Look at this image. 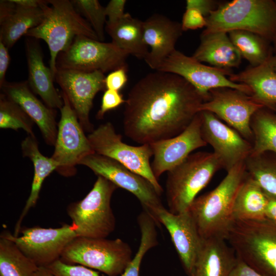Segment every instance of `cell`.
Listing matches in <instances>:
<instances>
[{
	"instance_id": "obj_1",
	"label": "cell",
	"mask_w": 276,
	"mask_h": 276,
	"mask_svg": "<svg viewBox=\"0 0 276 276\" xmlns=\"http://www.w3.org/2000/svg\"><path fill=\"white\" fill-rule=\"evenodd\" d=\"M204 97L175 74L155 71L136 82L125 103V134L142 144L175 136L199 112Z\"/></svg>"
},
{
	"instance_id": "obj_2",
	"label": "cell",
	"mask_w": 276,
	"mask_h": 276,
	"mask_svg": "<svg viewBox=\"0 0 276 276\" xmlns=\"http://www.w3.org/2000/svg\"><path fill=\"white\" fill-rule=\"evenodd\" d=\"M226 172L214 189L197 197L188 210L202 239L213 237L226 239L233 221L235 198L247 173L245 162Z\"/></svg>"
},
{
	"instance_id": "obj_3",
	"label": "cell",
	"mask_w": 276,
	"mask_h": 276,
	"mask_svg": "<svg viewBox=\"0 0 276 276\" xmlns=\"http://www.w3.org/2000/svg\"><path fill=\"white\" fill-rule=\"evenodd\" d=\"M43 21L30 30L26 36L41 39L47 44L50 53V68L55 78L58 54L65 50L78 36L99 40L90 25L75 9L71 1H42Z\"/></svg>"
},
{
	"instance_id": "obj_4",
	"label": "cell",
	"mask_w": 276,
	"mask_h": 276,
	"mask_svg": "<svg viewBox=\"0 0 276 276\" xmlns=\"http://www.w3.org/2000/svg\"><path fill=\"white\" fill-rule=\"evenodd\" d=\"M226 240L239 259L264 276H276V223L234 220Z\"/></svg>"
},
{
	"instance_id": "obj_5",
	"label": "cell",
	"mask_w": 276,
	"mask_h": 276,
	"mask_svg": "<svg viewBox=\"0 0 276 276\" xmlns=\"http://www.w3.org/2000/svg\"><path fill=\"white\" fill-rule=\"evenodd\" d=\"M206 20L203 33L243 30L272 42L276 34V3L273 0H233L219 4Z\"/></svg>"
},
{
	"instance_id": "obj_6",
	"label": "cell",
	"mask_w": 276,
	"mask_h": 276,
	"mask_svg": "<svg viewBox=\"0 0 276 276\" xmlns=\"http://www.w3.org/2000/svg\"><path fill=\"white\" fill-rule=\"evenodd\" d=\"M220 169V161L213 152L199 151L169 171L166 183L168 210L174 214L188 211L198 194Z\"/></svg>"
},
{
	"instance_id": "obj_7",
	"label": "cell",
	"mask_w": 276,
	"mask_h": 276,
	"mask_svg": "<svg viewBox=\"0 0 276 276\" xmlns=\"http://www.w3.org/2000/svg\"><path fill=\"white\" fill-rule=\"evenodd\" d=\"M118 187L98 176L93 188L82 200L70 204L67 213L75 226L77 237L106 238L116 227L110 202Z\"/></svg>"
},
{
	"instance_id": "obj_8",
	"label": "cell",
	"mask_w": 276,
	"mask_h": 276,
	"mask_svg": "<svg viewBox=\"0 0 276 276\" xmlns=\"http://www.w3.org/2000/svg\"><path fill=\"white\" fill-rule=\"evenodd\" d=\"M132 259L130 245L121 239L77 237L66 246L60 258L101 271L108 276L121 275Z\"/></svg>"
},
{
	"instance_id": "obj_9",
	"label": "cell",
	"mask_w": 276,
	"mask_h": 276,
	"mask_svg": "<svg viewBox=\"0 0 276 276\" xmlns=\"http://www.w3.org/2000/svg\"><path fill=\"white\" fill-rule=\"evenodd\" d=\"M87 137L95 153L110 158L144 177L161 196L163 189L155 177L150 163L153 156L150 144L134 146L124 143L122 136L116 132L110 122L100 125Z\"/></svg>"
},
{
	"instance_id": "obj_10",
	"label": "cell",
	"mask_w": 276,
	"mask_h": 276,
	"mask_svg": "<svg viewBox=\"0 0 276 276\" xmlns=\"http://www.w3.org/2000/svg\"><path fill=\"white\" fill-rule=\"evenodd\" d=\"M129 55L113 42H104L84 36H76L70 46L60 52L56 68L103 73L127 67Z\"/></svg>"
},
{
	"instance_id": "obj_11",
	"label": "cell",
	"mask_w": 276,
	"mask_h": 276,
	"mask_svg": "<svg viewBox=\"0 0 276 276\" xmlns=\"http://www.w3.org/2000/svg\"><path fill=\"white\" fill-rule=\"evenodd\" d=\"M1 234L13 241L38 267H48L60 259L66 246L77 237L72 224L57 228H21L18 236L7 231Z\"/></svg>"
},
{
	"instance_id": "obj_12",
	"label": "cell",
	"mask_w": 276,
	"mask_h": 276,
	"mask_svg": "<svg viewBox=\"0 0 276 276\" xmlns=\"http://www.w3.org/2000/svg\"><path fill=\"white\" fill-rule=\"evenodd\" d=\"M155 71L183 78L204 97L205 101L210 98V91L219 87H229L250 96L252 94L248 86L234 82L229 79L233 74L231 70L205 65L192 56H188L176 50L165 59Z\"/></svg>"
},
{
	"instance_id": "obj_13",
	"label": "cell",
	"mask_w": 276,
	"mask_h": 276,
	"mask_svg": "<svg viewBox=\"0 0 276 276\" xmlns=\"http://www.w3.org/2000/svg\"><path fill=\"white\" fill-rule=\"evenodd\" d=\"M61 95L63 104L51 157L59 165L56 171L70 177L76 174V166L83 158L95 152L67 97L63 92Z\"/></svg>"
},
{
	"instance_id": "obj_14",
	"label": "cell",
	"mask_w": 276,
	"mask_h": 276,
	"mask_svg": "<svg viewBox=\"0 0 276 276\" xmlns=\"http://www.w3.org/2000/svg\"><path fill=\"white\" fill-rule=\"evenodd\" d=\"M79 165L132 193L152 218L155 211L164 206L160 195L150 182L110 158L94 153L83 158Z\"/></svg>"
},
{
	"instance_id": "obj_15",
	"label": "cell",
	"mask_w": 276,
	"mask_h": 276,
	"mask_svg": "<svg viewBox=\"0 0 276 276\" xmlns=\"http://www.w3.org/2000/svg\"><path fill=\"white\" fill-rule=\"evenodd\" d=\"M263 107L252 96L243 91L229 87H219L210 91L209 100L201 104L199 112L207 111L214 113L252 144L251 120L254 114Z\"/></svg>"
},
{
	"instance_id": "obj_16",
	"label": "cell",
	"mask_w": 276,
	"mask_h": 276,
	"mask_svg": "<svg viewBox=\"0 0 276 276\" xmlns=\"http://www.w3.org/2000/svg\"><path fill=\"white\" fill-rule=\"evenodd\" d=\"M200 112L202 138L213 148L222 169L227 171L239 163L245 162L251 153L252 144L214 113Z\"/></svg>"
},
{
	"instance_id": "obj_17",
	"label": "cell",
	"mask_w": 276,
	"mask_h": 276,
	"mask_svg": "<svg viewBox=\"0 0 276 276\" xmlns=\"http://www.w3.org/2000/svg\"><path fill=\"white\" fill-rule=\"evenodd\" d=\"M104 73L100 71L83 72L71 70L57 69L55 80L67 97L83 129H94L89 120V113L96 94L105 88Z\"/></svg>"
},
{
	"instance_id": "obj_18",
	"label": "cell",
	"mask_w": 276,
	"mask_h": 276,
	"mask_svg": "<svg viewBox=\"0 0 276 276\" xmlns=\"http://www.w3.org/2000/svg\"><path fill=\"white\" fill-rule=\"evenodd\" d=\"M201 121L199 112L179 134L150 144L153 156L151 167L157 179L181 164L193 151L207 145L201 134Z\"/></svg>"
},
{
	"instance_id": "obj_19",
	"label": "cell",
	"mask_w": 276,
	"mask_h": 276,
	"mask_svg": "<svg viewBox=\"0 0 276 276\" xmlns=\"http://www.w3.org/2000/svg\"><path fill=\"white\" fill-rule=\"evenodd\" d=\"M153 218L158 226L163 224L168 231L184 270L189 276L203 240L189 212L174 214L163 206L155 211Z\"/></svg>"
},
{
	"instance_id": "obj_20",
	"label": "cell",
	"mask_w": 276,
	"mask_h": 276,
	"mask_svg": "<svg viewBox=\"0 0 276 276\" xmlns=\"http://www.w3.org/2000/svg\"><path fill=\"white\" fill-rule=\"evenodd\" d=\"M0 88L2 93L18 104L35 123L47 144L54 146L58 129L55 109L44 104L34 95L27 81H6Z\"/></svg>"
},
{
	"instance_id": "obj_21",
	"label": "cell",
	"mask_w": 276,
	"mask_h": 276,
	"mask_svg": "<svg viewBox=\"0 0 276 276\" xmlns=\"http://www.w3.org/2000/svg\"><path fill=\"white\" fill-rule=\"evenodd\" d=\"M143 37L150 48L145 59L148 65L156 70L161 62L175 50V44L183 32L181 23L155 14L143 21Z\"/></svg>"
},
{
	"instance_id": "obj_22",
	"label": "cell",
	"mask_w": 276,
	"mask_h": 276,
	"mask_svg": "<svg viewBox=\"0 0 276 276\" xmlns=\"http://www.w3.org/2000/svg\"><path fill=\"white\" fill-rule=\"evenodd\" d=\"M26 49L29 87L49 107L60 109L63 104V99L54 85V76L51 70L44 65L39 44L34 40L28 39Z\"/></svg>"
},
{
	"instance_id": "obj_23",
	"label": "cell",
	"mask_w": 276,
	"mask_h": 276,
	"mask_svg": "<svg viewBox=\"0 0 276 276\" xmlns=\"http://www.w3.org/2000/svg\"><path fill=\"white\" fill-rule=\"evenodd\" d=\"M237 257L226 239H203L192 270L189 276H228Z\"/></svg>"
},
{
	"instance_id": "obj_24",
	"label": "cell",
	"mask_w": 276,
	"mask_h": 276,
	"mask_svg": "<svg viewBox=\"0 0 276 276\" xmlns=\"http://www.w3.org/2000/svg\"><path fill=\"white\" fill-rule=\"evenodd\" d=\"M192 56L200 62L228 70L238 67L242 59L228 33L225 32H202L200 44Z\"/></svg>"
},
{
	"instance_id": "obj_25",
	"label": "cell",
	"mask_w": 276,
	"mask_h": 276,
	"mask_svg": "<svg viewBox=\"0 0 276 276\" xmlns=\"http://www.w3.org/2000/svg\"><path fill=\"white\" fill-rule=\"evenodd\" d=\"M274 60L273 54L262 64L251 66L237 74H233L229 79L234 82L248 86L252 92L251 96L265 107L271 109L276 105Z\"/></svg>"
},
{
	"instance_id": "obj_26",
	"label": "cell",
	"mask_w": 276,
	"mask_h": 276,
	"mask_svg": "<svg viewBox=\"0 0 276 276\" xmlns=\"http://www.w3.org/2000/svg\"><path fill=\"white\" fill-rule=\"evenodd\" d=\"M21 146L24 156L29 158L33 164L34 176L30 194L15 225L14 236L19 235L24 218L36 205L44 179L59 167L52 157H46L40 152L35 135H29L22 141Z\"/></svg>"
},
{
	"instance_id": "obj_27",
	"label": "cell",
	"mask_w": 276,
	"mask_h": 276,
	"mask_svg": "<svg viewBox=\"0 0 276 276\" xmlns=\"http://www.w3.org/2000/svg\"><path fill=\"white\" fill-rule=\"evenodd\" d=\"M105 30L111 42L129 55L144 60L147 56L149 50L144 39L143 21L126 13L118 21L106 25Z\"/></svg>"
},
{
	"instance_id": "obj_28",
	"label": "cell",
	"mask_w": 276,
	"mask_h": 276,
	"mask_svg": "<svg viewBox=\"0 0 276 276\" xmlns=\"http://www.w3.org/2000/svg\"><path fill=\"white\" fill-rule=\"evenodd\" d=\"M266 204L265 192L247 172L235 198L233 208V220L265 218Z\"/></svg>"
},
{
	"instance_id": "obj_29",
	"label": "cell",
	"mask_w": 276,
	"mask_h": 276,
	"mask_svg": "<svg viewBox=\"0 0 276 276\" xmlns=\"http://www.w3.org/2000/svg\"><path fill=\"white\" fill-rule=\"evenodd\" d=\"M16 5L13 13L0 22V41L9 49L30 30L40 25L44 17L41 4L36 8Z\"/></svg>"
},
{
	"instance_id": "obj_30",
	"label": "cell",
	"mask_w": 276,
	"mask_h": 276,
	"mask_svg": "<svg viewBox=\"0 0 276 276\" xmlns=\"http://www.w3.org/2000/svg\"><path fill=\"white\" fill-rule=\"evenodd\" d=\"M250 126L254 141L250 155L276 154V113L266 107L260 108L252 116Z\"/></svg>"
},
{
	"instance_id": "obj_31",
	"label": "cell",
	"mask_w": 276,
	"mask_h": 276,
	"mask_svg": "<svg viewBox=\"0 0 276 276\" xmlns=\"http://www.w3.org/2000/svg\"><path fill=\"white\" fill-rule=\"evenodd\" d=\"M233 44L251 66L264 62L273 54L271 42L251 32L233 30L228 32Z\"/></svg>"
},
{
	"instance_id": "obj_32",
	"label": "cell",
	"mask_w": 276,
	"mask_h": 276,
	"mask_svg": "<svg viewBox=\"0 0 276 276\" xmlns=\"http://www.w3.org/2000/svg\"><path fill=\"white\" fill-rule=\"evenodd\" d=\"M38 267L13 241L1 235L0 276H35Z\"/></svg>"
},
{
	"instance_id": "obj_33",
	"label": "cell",
	"mask_w": 276,
	"mask_h": 276,
	"mask_svg": "<svg viewBox=\"0 0 276 276\" xmlns=\"http://www.w3.org/2000/svg\"><path fill=\"white\" fill-rule=\"evenodd\" d=\"M248 173L266 193L276 196V154L249 155L245 161Z\"/></svg>"
},
{
	"instance_id": "obj_34",
	"label": "cell",
	"mask_w": 276,
	"mask_h": 276,
	"mask_svg": "<svg viewBox=\"0 0 276 276\" xmlns=\"http://www.w3.org/2000/svg\"><path fill=\"white\" fill-rule=\"evenodd\" d=\"M137 223L141 232L138 250L121 276H140L142 260L147 252L158 244L157 226L153 218L143 211L137 216Z\"/></svg>"
},
{
	"instance_id": "obj_35",
	"label": "cell",
	"mask_w": 276,
	"mask_h": 276,
	"mask_svg": "<svg viewBox=\"0 0 276 276\" xmlns=\"http://www.w3.org/2000/svg\"><path fill=\"white\" fill-rule=\"evenodd\" d=\"M33 121L16 103L5 94L0 95V127L17 130L22 129L29 135L34 136Z\"/></svg>"
},
{
	"instance_id": "obj_36",
	"label": "cell",
	"mask_w": 276,
	"mask_h": 276,
	"mask_svg": "<svg viewBox=\"0 0 276 276\" xmlns=\"http://www.w3.org/2000/svg\"><path fill=\"white\" fill-rule=\"evenodd\" d=\"M77 11L90 25L99 40L103 41L106 16L105 7L98 0L71 1Z\"/></svg>"
},
{
	"instance_id": "obj_37",
	"label": "cell",
	"mask_w": 276,
	"mask_h": 276,
	"mask_svg": "<svg viewBox=\"0 0 276 276\" xmlns=\"http://www.w3.org/2000/svg\"><path fill=\"white\" fill-rule=\"evenodd\" d=\"M46 267L57 276H101L94 269L81 265L67 264L60 259Z\"/></svg>"
},
{
	"instance_id": "obj_38",
	"label": "cell",
	"mask_w": 276,
	"mask_h": 276,
	"mask_svg": "<svg viewBox=\"0 0 276 276\" xmlns=\"http://www.w3.org/2000/svg\"><path fill=\"white\" fill-rule=\"evenodd\" d=\"M125 102L126 100L119 91L106 89L103 94L100 108L97 113L96 118L98 119H103L107 111L117 108Z\"/></svg>"
},
{
	"instance_id": "obj_39",
	"label": "cell",
	"mask_w": 276,
	"mask_h": 276,
	"mask_svg": "<svg viewBox=\"0 0 276 276\" xmlns=\"http://www.w3.org/2000/svg\"><path fill=\"white\" fill-rule=\"evenodd\" d=\"M183 31L196 30L206 25V18L197 10L193 8L186 9L181 22Z\"/></svg>"
},
{
	"instance_id": "obj_40",
	"label": "cell",
	"mask_w": 276,
	"mask_h": 276,
	"mask_svg": "<svg viewBox=\"0 0 276 276\" xmlns=\"http://www.w3.org/2000/svg\"><path fill=\"white\" fill-rule=\"evenodd\" d=\"M127 79V68L114 70L105 77V88L120 91L126 84Z\"/></svg>"
},
{
	"instance_id": "obj_41",
	"label": "cell",
	"mask_w": 276,
	"mask_h": 276,
	"mask_svg": "<svg viewBox=\"0 0 276 276\" xmlns=\"http://www.w3.org/2000/svg\"><path fill=\"white\" fill-rule=\"evenodd\" d=\"M126 0H111L105 7L107 20L106 25H112L118 21L125 14Z\"/></svg>"
},
{
	"instance_id": "obj_42",
	"label": "cell",
	"mask_w": 276,
	"mask_h": 276,
	"mask_svg": "<svg viewBox=\"0 0 276 276\" xmlns=\"http://www.w3.org/2000/svg\"><path fill=\"white\" fill-rule=\"evenodd\" d=\"M219 4L214 0H187L186 9L193 8L199 11L205 18L216 10Z\"/></svg>"
},
{
	"instance_id": "obj_43",
	"label": "cell",
	"mask_w": 276,
	"mask_h": 276,
	"mask_svg": "<svg viewBox=\"0 0 276 276\" xmlns=\"http://www.w3.org/2000/svg\"><path fill=\"white\" fill-rule=\"evenodd\" d=\"M236 264L228 276H264L237 257Z\"/></svg>"
},
{
	"instance_id": "obj_44",
	"label": "cell",
	"mask_w": 276,
	"mask_h": 276,
	"mask_svg": "<svg viewBox=\"0 0 276 276\" xmlns=\"http://www.w3.org/2000/svg\"><path fill=\"white\" fill-rule=\"evenodd\" d=\"M10 61L9 49L0 41V87L6 81V74Z\"/></svg>"
},
{
	"instance_id": "obj_45",
	"label": "cell",
	"mask_w": 276,
	"mask_h": 276,
	"mask_svg": "<svg viewBox=\"0 0 276 276\" xmlns=\"http://www.w3.org/2000/svg\"><path fill=\"white\" fill-rule=\"evenodd\" d=\"M267 204L265 209V218L276 223V196L265 192Z\"/></svg>"
},
{
	"instance_id": "obj_46",
	"label": "cell",
	"mask_w": 276,
	"mask_h": 276,
	"mask_svg": "<svg viewBox=\"0 0 276 276\" xmlns=\"http://www.w3.org/2000/svg\"><path fill=\"white\" fill-rule=\"evenodd\" d=\"M13 0L0 1V22L12 14L16 8Z\"/></svg>"
},
{
	"instance_id": "obj_47",
	"label": "cell",
	"mask_w": 276,
	"mask_h": 276,
	"mask_svg": "<svg viewBox=\"0 0 276 276\" xmlns=\"http://www.w3.org/2000/svg\"><path fill=\"white\" fill-rule=\"evenodd\" d=\"M42 0H13L17 5L27 8L40 7Z\"/></svg>"
},
{
	"instance_id": "obj_48",
	"label": "cell",
	"mask_w": 276,
	"mask_h": 276,
	"mask_svg": "<svg viewBox=\"0 0 276 276\" xmlns=\"http://www.w3.org/2000/svg\"><path fill=\"white\" fill-rule=\"evenodd\" d=\"M35 276H57L46 267H39Z\"/></svg>"
},
{
	"instance_id": "obj_49",
	"label": "cell",
	"mask_w": 276,
	"mask_h": 276,
	"mask_svg": "<svg viewBox=\"0 0 276 276\" xmlns=\"http://www.w3.org/2000/svg\"><path fill=\"white\" fill-rule=\"evenodd\" d=\"M272 47L274 56L276 57V34L272 41Z\"/></svg>"
},
{
	"instance_id": "obj_50",
	"label": "cell",
	"mask_w": 276,
	"mask_h": 276,
	"mask_svg": "<svg viewBox=\"0 0 276 276\" xmlns=\"http://www.w3.org/2000/svg\"><path fill=\"white\" fill-rule=\"evenodd\" d=\"M270 109L272 110L276 113V105L273 106Z\"/></svg>"
},
{
	"instance_id": "obj_51",
	"label": "cell",
	"mask_w": 276,
	"mask_h": 276,
	"mask_svg": "<svg viewBox=\"0 0 276 276\" xmlns=\"http://www.w3.org/2000/svg\"><path fill=\"white\" fill-rule=\"evenodd\" d=\"M274 67L275 71L276 72V57H275V60H274Z\"/></svg>"
},
{
	"instance_id": "obj_52",
	"label": "cell",
	"mask_w": 276,
	"mask_h": 276,
	"mask_svg": "<svg viewBox=\"0 0 276 276\" xmlns=\"http://www.w3.org/2000/svg\"><path fill=\"white\" fill-rule=\"evenodd\" d=\"M275 3H276V0H275Z\"/></svg>"
}]
</instances>
